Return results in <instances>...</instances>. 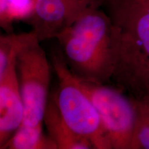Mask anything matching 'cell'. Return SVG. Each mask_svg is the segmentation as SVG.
Returning a JSON list of instances; mask_svg holds the SVG:
<instances>
[{
    "instance_id": "52a82bcc",
    "label": "cell",
    "mask_w": 149,
    "mask_h": 149,
    "mask_svg": "<svg viewBox=\"0 0 149 149\" xmlns=\"http://www.w3.org/2000/svg\"><path fill=\"white\" fill-rule=\"evenodd\" d=\"M48 137L54 141L57 149H94L87 139L78 135L66 124L53 97L48 100L44 117Z\"/></svg>"
},
{
    "instance_id": "8992f818",
    "label": "cell",
    "mask_w": 149,
    "mask_h": 149,
    "mask_svg": "<svg viewBox=\"0 0 149 149\" xmlns=\"http://www.w3.org/2000/svg\"><path fill=\"white\" fill-rule=\"evenodd\" d=\"M24 117L15 60L0 77V148L22 125Z\"/></svg>"
},
{
    "instance_id": "3957f363",
    "label": "cell",
    "mask_w": 149,
    "mask_h": 149,
    "mask_svg": "<svg viewBox=\"0 0 149 149\" xmlns=\"http://www.w3.org/2000/svg\"><path fill=\"white\" fill-rule=\"evenodd\" d=\"M51 64L58 79L53 97L65 122L76 134L90 141L94 149H112L97 111L78 85L63 55H53Z\"/></svg>"
},
{
    "instance_id": "277c9868",
    "label": "cell",
    "mask_w": 149,
    "mask_h": 149,
    "mask_svg": "<svg viewBox=\"0 0 149 149\" xmlns=\"http://www.w3.org/2000/svg\"><path fill=\"white\" fill-rule=\"evenodd\" d=\"M74 76L97 111L112 149H130L135 125L133 97L117 87L113 88Z\"/></svg>"
},
{
    "instance_id": "8fae6325",
    "label": "cell",
    "mask_w": 149,
    "mask_h": 149,
    "mask_svg": "<svg viewBox=\"0 0 149 149\" xmlns=\"http://www.w3.org/2000/svg\"><path fill=\"white\" fill-rule=\"evenodd\" d=\"M78 1L82 3H90L91 1H93V0H78Z\"/></svg>"
},
{
    "instance_id": "30bf717a",
    "label": "cell",
    "mask_w": 149,
    "mask_h": 149,
    "mask_svg": "<svg viewBox=\"0 0 149 149\" xmlns=\"http://www.w3.org/2000/svg\"><path fill=\"white\" fill-rule=\"evenodd\" d=\"M133 99L135 125L130 149H149V93Z\"/></svg>"
},
{
    "instance_id": "6da1fadb",
    "label": "cell",
    "mask_w": 149,
    "mask_h": 149,
    "mask_svg": "<svg viewBox=\"0 0 149 149\" xmlns=\"http://www.w3.org/2000/svg\"><path fill=\"white\" fill-rule=\"evenodd\" d=\"M111 22V81L130 97L149 93V0H100Z\"/></svg>"
},
{
    "instance_id": "7a4b0ae2",
    "label": "cell",
    "mask_w": 149,
    "mask_h": 149,
    "mask_svg": "<svg viewBox=\"0 0 149 149\" xmlns=\"http://www.w3.org/2000/svg\"><path fill=\"white\" fill-rule=\"evenodd\" d=\"M55 39L68 68L76 77L100 84L111 81V22L100 1L84 8Z\"/></svg>"
},
{
    "instance_id": "9c48e42d",
    "label": "cell",
    "mask_w": 149,
    "mask_h": 149,
    "mask_svg": "<svg viewBox=\"0 0 149 149\" xmlns=\"http://www.w3.org/2000/svg\"><path fill=\"white\" fill-rule=\"evenodd\" d=\"M40 41L33 31L23 33H10L0 37V77L3 75L18 54L24 48Z\"/></svg>"
},
{
    "instance_id": "5b68a950",
    "label": "cell",
    "mask_w": 149,
    "mask_h": 149,
    "mask_svg": "<svg viewBox=\"0 0 149 149\" xmlns=\"http://www.w3.org/2000/svg\"><path fill=\"white\" fill-rule=\"evenodd\" d=\"M40 41L30 44L18 54L16 70L24 107L22 124H43L48 102L51 65Z\"/></svg>"
},
{
    "instance_id": "ba28073f",
    "label": "cell",
    "mask_w": 149,
    "mask_h": 149,
    "mask_svg": "<svg viewBox=\"0 0 149 149\" xmlns=\"http://www.w3.org/2000/svg\"><path fill=\"white\" fill-rule=\"evenodd\" d=\"M43 124H22L1 149H57L54 141L43 133Z\"/></svg>"
}]
</instances>
